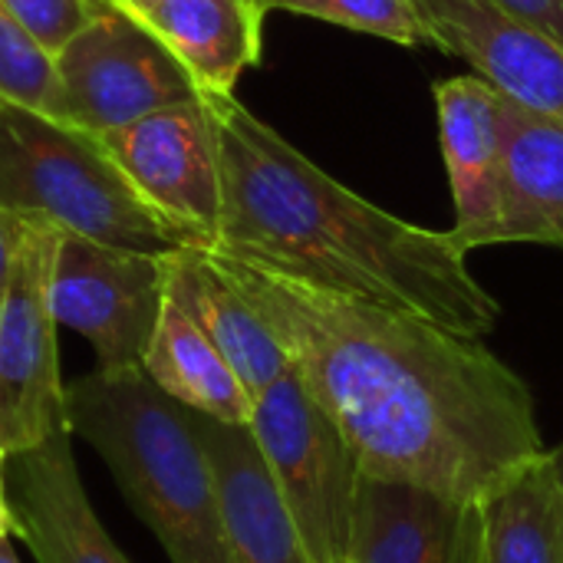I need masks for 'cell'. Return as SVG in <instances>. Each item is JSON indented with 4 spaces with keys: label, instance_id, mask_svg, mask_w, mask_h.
Here are the masks:
<instances>
[{
    "label": "cell",
    "instance_id": "obj_1",
    "mask_svg": "<svg viewBox=\"0 0 563 563\" xmlns=\"http://www.w3.org/2000/svg\"><path fill=\"white\" fill-rule=\"evenodd\" d=\"M211 257L340 426L363 475L482 505L548 452L531 389L482 340Z\"/></svg>",
    "mask_w": 563,
    "mask_h": 563
},
{
    "label": "cell",
    "instance_id": "obj_2",
    "mask_svg": "<svg viewBox=\"0 0 563 563\" xmlns=\"http://www.w3.org/2000/svg\"><path fill=\"white\" fill-rule=\"evenodd\" d=\"M221 158V221L208 251L313 290L402 310L482 340L501 307L449 231L409 224L317 168L234 92H205Z\"/></svg>",
    "mask_w": 563,
    "mask_h": 563
},
{
    "label": "cell",
    "instance_id": "obj_3",
    "mask_svg": "<svg viewBox=\"0 0 563 563\" xmlns=\"http://www.w3.org/2000/svg\"><path fill=\"white\" fill-rule=\"evenodd\" d=\"M66 422L112 472L122 498L172 563H234L218 478L188 406L142 366L66 383Z\"/></svg>",
    "mask_w": 563,
    "mask_h": 563
},
{
    "label": "cell",
    "instance_id": "obj_4",
    "mask_svg": "<svg viewBox=\"0 0 563 563\" xmlns=\"http://www.w3.org/2000/svg\"><path fill=\"white\" fill-rule=\"evenodd\" d=\"M0 208L115 247H191L129 185L96 135L10 99H0Z\"/></svg>",
    "mask_w": 563,
    "mask_h": 563
},
{
    "label": "cell",
    "instance_id": "obj_5",
    "mask_svg": "<svg viewBox=\"0 0 563 563\" xmlns=\"http://www.w3.org/2000/svg\"><path fill=\"white\" fill-rule=\"evenodd\" d=\"M247 429L310 561H350L363 472L340 426L313 399L294 366L254 399Z\"/></svg>",
    "mask_w": 563,
    "mask_h": 563
},
{
    "label": "cell",
    "instance_id": "obj_6",
    "mask_svg": "<svg viewBox=\"0 0 563 563\" xmlns=\"http://www.w3.org/2000/svg\"><path fill=\"white\" fill-rule=\"evenodd\" d=\"M53 115L89 135L122 129L205 92L175 53L125 7L102 0L96 16L53 56Z\"/></svg>",
    "mask_w": 563,
    "mask_h": 563
},
{
    "label": "cell",
    "instance_id": "obj_7",
    "mask_svg": "<svg viewBox=\"0 0 563 563\" xmlns=\"http://www.w3.org/2000/svg\"><path fill=\"white\" fill-rule=\"evenodd\" d=\"M46 300L53 320L92 346L96 369H135L165 307V254L59 228Z\"/></svg>",
    "mask_w": 563,
    "mask_h": 563
},
{
    "label": "cell",
    "instance_id": "obj_8",
    "mask_svg": "<svg viewBox=\"0 0 563 563\" xmlns=\"http://www.w3.org/2000/svg\"><path fill=\"white\" fill-rule=\"evenodd\" d=\"M59 228L20 218L10 287L0 307V455L33 449L66 422V383L59 376L56 320L46 284Z\"/></svg>",
    "mask_w": 563,
    "mask_h": 563
},
{
    "label": "cell",
    "instance_id": "obj_9",
    "mask_svg": "<svg viewBox=\"0 0 563 563\" xmlns=\"http://www.w3.org/2000/svg\"><path fill=\"white\" fill-rule=\"evenodd\" d=\"M129 185L191 247H211L221 221V158L208 99L158 109L96 135Z\"/></svg>",
    "mask_w": 563,
    "mask_h": 563
},
{
    "label": "cell",
    "instance_id": "obj_10",
    "mask_svg": "<svg viewBox=\"0 0 563 563\" xmlns=\"http://www.w3.org/2000/svg\"><path fill=\"white\" fill-rule=\"evenodd\" d=\"M449 56L465 59L505 99L563 122V46L501 13L492 0H412Z\"/></svg>",
    "mask_w": 563,
    "mask_h": 563
},
{
    "label": "cell",
    "instance_id": "obj_11",
    "mask_svg": "<svg viewBox=\"0 0 563 563\" xmlns=\"http://www.w3.org/2000/svg\"><path fill=\"white\" fill-rule=\"evenodd\" d=\"M3 482L13 534L36 563H129L86 498L69 429L7 455Z\"/></svg>",
    "mask_w": 563,
    "mask_h": 563
},
{
    "label": "cell",
    "instance_id": "obj_12",
    "mask_svg": "<svg viewBox=\"0 0 563 563\" xmlns=\"http://www.w3.org/2000/svg\"><path fill=\"white\" fill-rule=\"evenodd\" d=\"M435 102L455 201V228L449 234L465 254L501 244L505 188L498 92L482 76H452L435 86Z\"/></svg>",
    "mask_w": 563,
    "mask_h": 563
},
{
    "label": "cell",
    "instance_id": "obj_13",
    "mask_svg": "<svg viewBox=\"0 0 563 563\" xmlns=\"http://www.w3.org/2000/svg\"><path fill=\"white\" fill-rule=\"evenodd\" d=\"M218 478L234 563H313L247 426L218 422L188 409Z\"/></svg>",
    "mask_w": 563,
    "mask_h": 563
},
{
    "label": "cell",
    "instance_id": "obj_14",
    "mask_svg": "<svg viewBox=\"0 0 563 563\" xmlns=\"http://www.w3.org/2000/svg\"><path fill=\"white\" fill-rule=\"evenodd\" d=\"M165 294L221 350L254 399L290 369L277 336L221 274L208 247H178L165 254Z\"/></svg>",
    "mask_w": 563,
    "mask_h": 563
},
{
    "label": "cell",
    "instance_id": "obj_15",
    "mask_svg": "<svg viewBox=\"0 0 563 563\" xmlns=\"http://www.w3.org/2000/svg\"><path fill=\"white\" fill-rule=\"evenodd\" d=\"M468 508L419 485L363 475L350 563H462Z\"/></svg>",
    "mask_w": 563,
    "mask_h": 563
},
{
    "label": "cell",
    "instance_id": "obj_16",
    "mask_svg": "<svg viewBox=\"0 0 563 563\" xmlns=\"http://www.w3.org/2000/svg\"><path fill=\"white\" fill-rule=\"evenodd\" d=\"M498 135L505 188L501 244L563 251V122L498 92Z\"/></svg>",
    "mask_w": 563,
    "mask_h": 563
},
{
    "label": "cell",
    "instance_id": "obj_17",
    "mask_svg": "<svg viewBox=\"0 0 563 563\" xmlns=\"http://www.w3.org/2000/svg\"><path fill=\"white\" fill-rule=\"evenodd\" d=\"M191 73L201 92H234L261 63L264 10L257 0H162L135 13Z\"/></svg>",
    "mask_w": 563,
    "mask_h": 563
},
{
    "label": "cell",
    "instance_id": "obj_18",
    "mask_svg": "<svg viewBox=\"0 0 563 563\" xmlns=\"http://www.w3.org/2000/svg\"><path fill=\"white\" fill-rule=\"evenodd\" d=\"M142 369L165 396L201 416L231 426L251 422L254 396L244 389L221 350L168 294L155 333L145 346Z\"/></svg>",
    "mask_w": 563,
    "mask_h": 563
},
{
    "label": "cell",
    "instance_id": "obj_19",
    "mask_svg": "<svg viewBox=\"0 0 563 563\" xmlns=\"http://www.w3.org/2000/svg\"><path fill=\"white\" fill-rule=\"evenodd\" d=\"M485 563H563V478L551 452L505 478L485 501Z\"/></svg>",
    "mask_w": 563,
    "mask_h": 563
},
{
    "label": "cell",
    "instance_id": "obj_20",
    "mask_svg": "<svg viewBox=\"0 0 563 563\" xmlns=\"http://www.w3.org/2000/svg\"><path fill=\"white\" fill-rule=\"evenodd\" d=\"M264 13L287 10L313 20H327L356 33H369L399 46L426 43V30L412 0H257Z\"/></svg>",
    "mask_w": 563,
    "mask_h": 563
},
{
    "label": "cell",
    "instance_id": "obj_21",
    "mask_svg": "<svg viewBox=\"0 0 563 563\" xmlns=\"http://www.w3.org/2000/svg\"><path fill=\"white\" fill-rule=\"evenodd\" d=\"M0 99L49 112L56 109V63L0 3Z\"/></svg>",
    "mask_w": 563,
    "mask_h": 563
},
{
    "label": "cell",
    "instance_id": "obj_22",
    "mask_svg": "<svg viewBox=\"0 0 563 563\" xmlns=\"http://www.w3.org/2000/svg\"><path fill=\"white\" fill-rule=\"evenodd\" d=\"M0 3L46 53L56 56L96 16L102 0H0Z\"/></svg>",
    "mask_w": 563,
    "mask_h": 563
},
{
    "label": "cell",
    "instance_id": "obj_23",
    "mask_svg": "<svg viewBox=\"0 0 563 563\" xmlns=\"http://www.w3.org/2000/svg\"><path fill=\"white\" fill-rule=\"evenodd\" d=\"M511 20L563 46V0H492Z\"/></svg>",
    "mask_w": 563,
    "mask_h": 563
},
{
    "label": "cell",
    "instance_id": "obj_24",
    "mask_svg": "<svg viewBox=\"0 0 563 563\" xmlns=\"http://www.w3.org/2000/svg\"><path fill=\"white\" fill-rule=\"evenodd\" d=\"M20 238V218L0 208V307L10 287V271H13V251Z\"/></svg>",
    "mask_w": 563,
    "mask_h": 563
},
{
    "label": "cell",
    "instance_id": "obj_25",
    "mask_svg": "<svg viewBox=\"0 0 563 563\" xmlns=\"http://www.w3.org/2000/svg\"><path fill=\"white\" fill-rule=\"evenodd\" d=\"M485 563V521H482V505H472L465 515V561Z\"/></svg>",
    "mask_w": 563,
    "mask_h": 563
},
{
    "label": "cell",
    "instance_id": "obj_26",
    "mask_svg": "<svg viewBox=\"0 0 563 563\" xmlns=\"http://www.w3.org/2000/svg\"><path fill=\"white\" fill-rule=\"evenodd\" d=\"M3 462H7V455H0V538H13V518H10V505H7V482H3Z\"/></svg>",
    "mask_w": 563,
    "mask_h": 563
},
{
    "label": "cell",
    "instance_id": "obj_27",
    "mask_svg": "<svg viewBox=\"0 0 563 563\" xmlns=\"http://www.w3.org/2000/svg\"><path fill=\"white\" fill-rule=\"evenodd\" d=\"M155 3H162V0H119V7H125L129 13H142V10H148Z\"/></svg>",
    "mask_w": 563,
    "mask_h": 563
},
{
    "label": "cell",
    "instance_id": "obj_28",
    "mask_svg": "<svg viewBox=\"0 0 563 563\" xmlns=\"http://www.w3.org/2000/svg\"><path fill=\"white\" fill-rule=\"evenodd\" d=\"M0 563H20L16 561V554H13V544H10V538H0Z\"/></svg>",
    "mask_w": 563,
    "mask_h": 563
},
{
    "label": "cell",
    "instance_id": "obj_29",
    "mask_svg": "<svg viewBox=\"0 0 563 563\" xmlns=\"http://www.w3.org/2000/svg\"><path fill=\"white\" fill-rule=\"evenodd\" d=\"M551 462H554V468L561 472V478H563V445H561V449H554V452H551Z\"/></svg>",
    "mask_w": 563,
    "mask_h": 563
},
{
    "label": "cell",
    "instance_id": "obj_30",
    "mask_svg": "<svg viewBox=\"0 0 563 563\" xmlns=\"http://www.w3.org/2000/svg\"><path fill=\"white\" fill-rule=\"evenodd\" d=\"M112 3H119V0H112Z\"/></svg>",
    "mask_w": 563,
    "mask_h": 563
},
{
    "label": "cell",
    "instance_id": "obj_31",
    "mask_svg": "<svg viewBox=\"0 0 563 563\" xmlns=\"http://www.w3.org/2000/svg\"><path fill=\"white\" fill-rule=\"evenodd\" d=\"M346 563H350V561H346Z\"/></svg>",
    "mask_w": 563,
    "mask_h": 563
}]
</instances>
